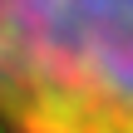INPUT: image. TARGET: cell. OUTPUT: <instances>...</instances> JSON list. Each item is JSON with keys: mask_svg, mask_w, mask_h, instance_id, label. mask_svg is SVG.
<instances>
[{"mask_svg": "<svg viewBox=\"0 0 133 133\" xmlns=\"http://www.w3.org/2000/svg\"><path fill=\"white\" fill-rule=\"evenodd\" d=\"M0 133H133V0H0Z\"/></svg>", "mask_w": 133, "mask_h": 133, "instance_id": "cell-1", "label": "cell"}]
</instances>
